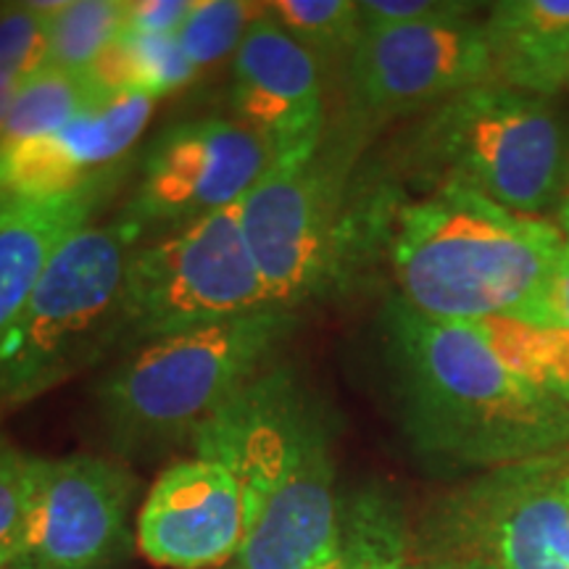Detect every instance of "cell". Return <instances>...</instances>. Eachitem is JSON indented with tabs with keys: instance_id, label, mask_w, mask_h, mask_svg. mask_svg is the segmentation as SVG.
Here are the masks:
<instances>
[{
	"instance_id": "obj_1",
	"label": "cell",
	"mask_w": 569,
	"mask_h": 569,
	"mask_svg": "<svg viewBox=\"0 0 569 569\" xmlns=\"http://www.w3.org/2000/svg\"><path fill=\"white\" fill-rule=\"evenodd\" d=\"M390 409L409 451L443 472H486L569 451V403L515 372L472 325L380 309Z\"/></svg>"
},
{
	"instance_id": "obj_2",
	"label": "cell",
	"mask_w": 569,
	"mask_h": 569,
	"mask_svg": "<svg viewBox=\"0 0 569 569\" xmlns=\"http://www.w3.org/2000/svg\"><path fill=\"white\" fill-rule=\"evenodd\" d=\"M198 457L243 490L240 569H317L340 549L336 425L301 369L277 359L198 432Z\"/></svg>"
},
{
	"instance_id": "obj_3",
	"label": "cell",
	"mask_w": 569,
	"mask_h": 569,
	"mask_svg": "<svg viewBox=\"0 0 569 569\" xmlns=\"http://www.w3.org/2000/svg\"><path fill=\"white\" fill-rule=\"evenodd\" d=\"M386 184L382 246L398 301L459 325L557 322L551 290L567 248L557 222L522 217L465 188L403 196Z\"/></svg>"
},
{
	"instance_id": "obj_4",
	"label": "cell",
	"mask_w": 569,
	"mask_h": 569,
	"mask_svg": "<svg viewBox=\"0 0 569 569\" xmlns=\"http://www.w3.org/2000/svg\"><path fill=\"white\" fill-rule=\"evenodd\" d=\"M382 180L415 196L465 188L557 222L569 196V106L561 96L475 84L409 119Z\"/></svg>"
},
{
	"instance_id": "obj_5",
	"label": "cell",
	"mask_w": 569,
	"mask_h": 569,
	"mask_svg": "<svg viewBox=\"0 0 569 569\" xmlns=\"http://www.w3.org/2000/svg\"><path fill=\"white\" fill-rule=\"evenodd\" d=\"M296 311H261L138 346L92 388L103 436L122 459L193 448L198 432L280 359Z\"/></svg>"
},
{
	"instance_id": "obj_6",
	"label": "cell",
	"mask_w": 569,
	"mask_h": 569,
	"mask_svg": "<svg viewBox=\"0 0 569 569\" xmlns=\"http://www.w3.org/2000/svg\"><path fill=\"white\" fill-rule=\"evenodd\" d=\"M367 134L348 119L311 159L272 163L240 201V224L274 309L296 311L327 293L375 246L361 198L351 196Z\"/></svg>"
},
{
	"instance_id": "obj_7",
	"label": "cell",
	"mask_w": 569,
	"mask_h": 569,
	"mask_svg": "<svg viewBox=\"0 0 569 569\" xmlns=\"http://www.w3.org/2000/svg\"><path fill=\"white\" fill-rule=\"evenodd\" d=\"M138 232L113 219L77 230L53 253L0 348V403H30L122 346V288Z\"/></svg>"
},
{
	"instance_id": "obj_8",
	"label": "cell",
	"mask_w": 569,
	"mask_h": 569,
	"mask_svg": "<svg viewBox=\"0 0 569 569\" xmlns=\"http://www.w3.org/2000/svg\"><path fill=\"white\" fill-rule=\"evenodd\" d=\"M409 559L427 569H569V451L440 490L409 528Z\"/></svg>"
},
{
	"instance_id": "obj_9",
	"label": "cell",
	"mask_w": 569,
	"mask_h": 569,
	"mask_svg": "<svg viewBox=\"0 0 569 569\" xmlns=\"http://www.w3.org/2000/svg\"><path fill=\"white\" fill-rule=\"evenodd\" d=\"M272 309L234 203L134 248L122 288V346L138 348Z\"/></svg>"
},
{
	"instance_id": "obj_10",
	"label": "cell",
	"mask_w": 569,
	"mask_h": 569,
	"mask_svg": "<svg viewBox=\"0 0 569 569\" xmlns=\"http://www.w3.org/2000/svg\"><path fill=\"white\" fill-rule=\"evenodd\" d=\"M272 167L256 134L232 117H198L169 124L138 156V180L119 222L148 234L174 232L230 209Z\"/></svg>"
},
{
	"instance_id": "obj_11",
	"label": "cell",
	"mask_w": 569,
	"mask_h": 569,
	"mask_svg": "<svg viewBox=\"0 0 569 569\" xmlns=\"http://www.w3.org/2000/svg\"><path fill=\"white\" fill-rule=\"evenodd\" d=\"M482 9L361 38L346 69L348 119L372 132L493 82Z\"/></svg>"
},
{
	"instance_id": "obj_12",
	"label": "cell",
	"mask_w": 569,
	"mask_h": 569,
	"mask_svg": "<svg viewBox=\"0 0 569 569\" xmlns=\"http://www.w3.org/2000/svg\"><path fill=\"white\" fill-rule=\"evenodd\" d=\"M138 478L119 459H34L30 507L9 569H117L132 551Z\"/></svg>"
},
{
	"instance_id": "obj_13",
	"label": "cell",
	"mask_w": 569,
	"mask_h": 569,
	"mask_svg": "<svg viewBox=\"0 0 569 569\" xmlns=\"http://www.w3.org/2000/svg\"><path fill=\"white\" fill-rule=\"evenodd\" d=\"M153 106L140 92H103L61 130L0 151V211L122 182Z\"/></svg>"
},
{
	"instance_id": "obj_14",
	"label": "cell",
	"mask_w": 569,
	"mask_h": 569,
	"mask_svg": "<svg viewBox=\"0 0 569 569\" xmlns=\"http://www.w3.org/2000/svg\"><path fill=\"white\" fill-rule=\"evenodd\" d=\"M230 109L264 142L272 163L311 159L327 134L322 69L269 11L232 59Z\"/></svg>"
},
{
	"instance_id": "obj_15",
	"label": "cell",
	"mask_w": 569,
	"mask_h": 569,
	"mask_svg": "<svg viewBox=\"0 0 569 569\" xmlns=\"http://www.w3.org/2000/svg\"><path fill=\"white\" fill-rule=\"evenodd\" d=\"M243 538V490L230 469L206 457L163 469L138 517L142 557L167 569L232 565Z\"/></svg>"
},
{
	"instance_id": "obj_16",
	"label": "cell",
	"mask_w": 569,
	"mask_h": 569,
	"mask_svg": "<svg viewBox=\"0 0 569 569\" xmlns=\"http://www.w3.org/2000/svg\"><path fill=\"white\" fill-rule=\"evenodd\" d=\"M119 184L82 190L40 203H19L0 211V348L24 315L53 253L109 201Z\"/></svg>"
},
{
	"instance_id": "obj_17",
	"label": "cell",
	"mask_w": 569,
	"mask_h": 569,
	"mask_svg": "<svg viewBox=\"0 0 569 569\" xmlns=\"http://www.w3.org/2000/svg\"><path fill=\"white\" fill-rule=\"evenodd\" d=\"M482 30L493 82L536 96L569 88V0H498Z\"/></svg>"
},
{
	"instance_id": "obj_18",
	"label": "cell",
	"mask_w": 569,
	"mask_h": 569,
	"mask_svg": "<svg viewBox=\"0 0 569 569\" xmlns=\"http://www.w3.org/2000/svg\"><path fill=\"white\" fill-rule=\"evenodd\" d=\"M84 74L101 92H140L159 101L193 82L198 71L177 34L122 32Z\"/></svg>"
},
{
	"instance_id": "obj_19",
	"label": "cell",
	"mask_w": 569,
	"mask_h": 569,
	"mask_svg": "<svg viewBox=\"0 0 569 569\" xmlns=\"http://www.w3.org/2000/svg\"><path fill=\"white\" fill-rule=\"evenodd\" d=\"M101 96L103 92L88 80V74H69V71L46 67L21 82L3 132H0V151L61 130Z\"/></svg>"
},
{
	"instance_id": "obj_20",
	"label": "cell",
	"mask_w": 569,
	"mask_h": 569,
	"mask_svg": "<svg viewBox=\"0 0 569 569\" xmlns=\"http://www.w3.org/2000/svg\"><path fill=\"white\" fill-rule=\"evenodd\" d=\"M472 327L515 372L569 403V332L559 322L490 319Z\"/></svg>"
},
{
	"instance_id": "obj_21",
	"label": "cell",
	"mask_w": 569,
	"mask_h": 569,
	"mask_svg": "<svg viewBox=\"0 0 569 569\" xmlns=\"http://www.w3.org/2000/svg\"><path fill=\"white\" fill-rule=\"evenodd\" d=\"M269 13L327 71H343L361 40L356 0H277Z\"/></svg>"
},
{
	"instance_id": "obj_22",
	"label": "cell",
	"mask_w": 569,
	"mask_h": 569,
	"mask_svg": "<svg viewBox=\"0 0 569 569\" xmlns=\"http://www.w3.org/2000/svg\"><path fill=\"white\" fill-rule=\"evenodd\" d=\"M127 0H67L48 17V67L84 74L124 30Z\"/></svg>"
},
{
	"instance_id": "obj_23",
	"label": "cell",
	"mask_w": 569,
	"mask_h": 569,
	"mask_svg": "<svg viewBox=\"0 0 569 569\" xmlns=\"http://www.w3.org/2000/svg\"><path fill=\"white\" fill-rule=\"evenodd\" d=\"M269 11V3H243V0H196L193 11L177 32L184 59L201 71L234 59L240 42L256 19Z\"/></svg>"
},
{
	"instance_id": "obj_24",
	"label": "cell",
	"mask_w": 569,
	"mask_h": 569,
	"mask_svg": "<svg viewBox=\"0 0 569 569\" xmlns=\"http://www.w3.org/2000/svg\"><path fill=\"white\" fill-rule=\"evenodd\" d=\"M48 67V17L30 0L0 3V77L27 82Z\"/></svg>"
},
{
	"instance_id": "obj_25",
	"label": "cell",
	"mask_w": 569,
	"mask_h": 569,
	"mask_svg": "<svg viewBox=\"0 0 569 569\" xmlns=\"http://www.w3.org/2000/svg\"><path fill=\"white\" fill-rule=\"evenodd\" d=\"M34 459L38 457L17 446L0 451V569H9L19 553L30 507Z\"/></svg>"
},
{
	"instance_id": "obj_26",
	"label": "cell",
	"mask_w": 569,
	"mask_h": 569,
	"mask_svg": "<svg viewBox=\"0 0 569 569\" xmlns=\"http://www.w3.org/2000/svg\"><path fill=\"white\" fill-rule=\"evenodd\" d=\"M478 9H482L480 3L465 0H359L361 38Z\"/></svg>"
},
{
	"instance_id": "obj_27",
	"label": "cell",
	"mask_w": 569,
	"mask_h": 569,
	"mask_svg": "<svg viewBox=\"0 0 569 569\" xmlns=\"http://www.w3.org/2000/svg\"><path fill=\"white\" fill-rule=\"evenodd\" d=\"M196 0H127L124 30L134 34H177Z\"/></svg>"
},
{
	"instance_id": "obj_28",
	"label": "cell",
	"mask_w": 569,
	"mask_h": 569,
	"mask_svg": "<svg viewBox=\"0 0 569 569\" xmlns=\"http://www.w3.org/2000/svg\"><path fill=\"white\" fill-rule=\"evenodd\" d=\"M551 311H553V319H557V322L569 332V240H567L565 256H561L557 280H553Z\"/></svg>"
},
{
	"instance_id": "obj_29",
	"label": "cell",
	"mask_w": 569,
	"mask_h": 569,
	"mask_svg": "<svg viewBox=\"0 0 569 569\" xmlns=\"http://www.w3.org/2000/svg\"><path fill=\"white\" fill-rule=\"evenodd\" d=\"M19 88H21V82L3 80V77H0V132H3V127H6V119H9L11 103H13V98H17Z\"/></svg>"
},
{
	"instance_id": "obj_30",
	"label": "cell",
	"mask_w": 569,
	"mask_h": 569,
	"mask_svg": "<svg viewBox=\"0 0 569 569\" xmlns=\"http://www.w3.org/2000/svg\"><path fill=\"white\" fill-rule=\"evenodd\" d=\"M557 224L561 227V232H565V238L569 240V196H567V203H565V209H561V213H559Z\"/></svg>"
},
{
	"instance_id": "obj_31",
	"label": "cell",
	"mask_w": 569,
	"mask_h": 569,
	"mask_svg": "<svg viewBox=\"0 0 569 569\" xmlns=\"http://www.w3.org/2000/svg\"><path fill=\"white\" fill-rule=\"evenodd\" d=\"M6 411H9V409H6L3 403H0V451H3V448L13 446L11 440H9V436H6V432H3V415H6Z\"/></svg>"
},
{
	"instance_id": "obj_32",
	"label": "cell",
	"mask_w": 569,
	"mask_h": 569,
	"mask_svg": "<svg viewBox=\"0 0 569 569\" xmlns=\"http://www.w3.org/2000/svg\"><path fill=\"white\" fill-rule=\"evenodd\" d=\"M386 569H427V567H419V565H415V561H411V559H407V561H398V565H390V567H386Z\"/></svg>"
},
{
	"instance_id": "obj_33",
	"label": "cell",
	"mask_w": 569,
	"mask_h": 569,
	"mask_svg": "<svg viewBox=\"0 0 569 569\" xmlns=\"http://www.w3.org/2000/svg\"><path fill=\"white\" fill-rule=\"evenodd\" d=\"M317 569H351V567H348L343 559H338V557H336V559L330 561V565H322V567H317Z\"/></svg>"
},
{
	"instance_id": "obj_34",
	"label": "cell",
	"mask_w": 569,
	"mask_h": 569,
	"mask_svg": "<svg viewBox=\"0 0 569 569\" xmlns=\"http://www.w3.org/2000/svg\"><path fill=\"white\" fill-rule=\"evenodd\" d=\"M222 569H240L238 565H234V561H232V565H227V567H222Z\"/></svg>"
}]
</instances>
